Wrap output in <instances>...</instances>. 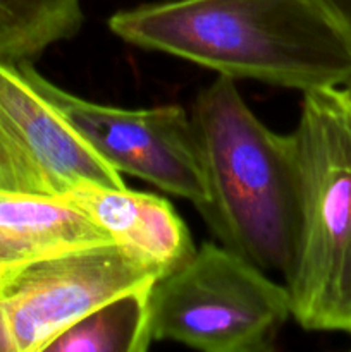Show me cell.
Masks as SVG:
<instances>
[{
    "label": "cell",
    "mask_w": 351,
    "mask_h": 352,
    "mask_svg": "<svg viewBox=\"0 0 351 352\" xmlns=\"http://www.w3.org/2000/svg\"><path fill=\"white\" fill-rule=\"evenodd\" d=\"M109 30L229 79L301 93L351 81L350 45L317 0H165L112 14Z\"/></svg>",
    "instance_id": "cell-1"
},
{
    "label": "cell",
    "mask_w": 351,
    "mask_h": 352,
    "mask_svg": "<svg viewBox=\"0 0 351 352\" xmlns=\"http://www.w3.org/2000/svg\"><path fill=\"white\" fill-rule=\"evenodd\" d=\"M64 198L116 243L155 261L164 274L181 267L195 253L186 223L160 196L127 188L83 184Z\"/></svg>",
    "instance_id": "cell-8"
},
{
    "label": "cell",
    "mask_w": 351,
    "mask_h": 352,
    "mask_svg": "<svg viewBox=\"0 0 351 352\" xmlns=\"http://www.w3.org/2000/svg\"><path fill=\"white\" fill-rule=\"evenodd\" d=\"M109 241L114 239L65 198L0 191V274Z\"/></svg>",
    "instance_id": "cell-9"
},
{
    "label": "cell",
    "mask_w": 351,
    "mask_h": 352,
    "mask_svg": "<svg viewBox=\"0 0 351 352\" xmlns=\"http://www.w3.org/2000/svg\"><path fill=\"white\" fill-rule=\"evenodd\" d=\"M148 289L120 294L55 337L45 352H145L150 349Z\"/></svg>",
    "instance_id": "cell-10"
},
{
    "label": "cell",
    "mask_w": 351,
    "mask_h": 352,
    "mask_svg": "<svg viewBox=\"0 0 351 352\" xmlns=\"http://www.w3.org/2000/svg\"><path fill=\"white\" fill-rule=\"evenodd\" d=\"M317 2L323 7L330 19L336 23V26L339 28L351 48V0H317ZM346 88L351 89V81Z\"/></svg>",
    "instance_id": "cell-12"
},
{
    "label": "cell",
    "mask_w": 351,
    "mask_h": 352,
    "mask_svg": "<svg viewBox=\"0 0 351 352\" xmlns=\"http://www.w3.org/2000/svg\"><path fill=\"white\" fill-rule=\"evenodd\" d=\"M164 270L116 241L74 248L0 274V352H45L103 302L153 285Z\"/></svg>",
    "instance_id": "cell-5"
},
{
    "label": "cell",
    "mask_w": 351,
    "mask_h": 352,
    "mask_svg": "<svg viewBox=\"0 0 351 352\" xmlns=\"http://www.w3.org/2000/svg\"><path fill=\"white\" fill-rule=\"evenodd\" d=\"M189 117L206 184L203 220L227 250L286 278L299 213L292 136L268 129L224 76L198 93Z\"/></svg>",
    "instance_id": "cell-2"
},
{
    "label": "cell",
    "mask_w": 351,
    "mask_h": 352,
    "mask_svg": "<svg viewBox=\"0 0 351 352\" xmlns=\"http://www.w3.org/2000/svg\"><path fill=\"white\" fill-rule=\"evenodd\" d=\"M28 76L76 134L119 174H129L202 210L206 203L191 117L179 105L127 110L76 96L45 79L31 62Z\"/></svg>",
    "instance_id": "cell-6"
},
{
    "label": "cell",
    "mask_w": 351,
    "mask_h": 352,
    "mask_svg": "<svg viewBox=\"0 0 351 352\" xmlns=\"http://www.w3.org/2000/svg\"><path fill=\"white\" fill-rule=\"evenodd\" d=\"M153 342L205 352H268L291 318L284 284L222 244L205 243L148 292Z\"/></svg>",
    "instance_id": "cell-4"
},
{
    "label": "cell",
    "mask_w": 351,
    "mask_h": 352,
    "mask_svg": "<svg viewBox=\"0 0 351 352\" xmlns=\"http://www.w3.org/2000/svg\"><path fill=\"white\" fill-rule=\"evenodd\" d=\"M81 0H0V58L33 62L83 26Z\"/></svg>",
    "instance_id": "cell-11"
},
{
    "label": "cell",
    "mask_w": 351,
    "mask_h": 352,
    "mask_svg": "<svg viewBox=\"0 0 351 352\" xmlns=\"http://www.w3.org/2000/svg\"><path fill=\"white\" fill-rule=\"evenodd\" d=\"M299 213L284 285L308 332L351 336V89L303 93L292 131Z\"/></svg>",
    "instance_id": "cell-3"
},
{
    "label": "cell",
    "mask_w": 351,
    "mask_h": 352,
    "mask_svg": "<svg viewBox=\"0 0 351 352\" xmlns=\"http://www.w3.org/2000/svg\"><path fill=\"white\" fill-rule=\"evenodd\" d=\"M83 184L126 188L33 85L0 58V191L64 198Z\"/></svg>",
    "instance_id": "cell-7"
}]
</instances>
